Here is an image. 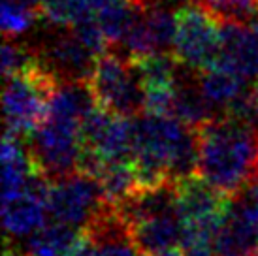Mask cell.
<instances>
[{
	"label": "cell",
	"instance_id": "obj_1",
	"mask_svg": "<svg viewBox=\"0 0 258 256\" xmlns=\"http://www.w3.org/2000/svg\"><path fill=\"white\" fill-rule=\"evenodd\" d=\"M140 188L196 175L198 130L173 115L142 113L134 117V157Z\"/></svg>",
	"mask_w": 258,
	"mask_h": 256
},
{
	"label": "cell",
	"instance_id": "obj_2",
	"mask_svg": "<svg viewBox=\"0 0 258 256\" xmlns=\"http://www.w3.org/2000/svg\"><path fill=\"white\" fill-rule=\"evenodd\" d=\"M198 130V177L234 198L258 175V128L221 115Z\"/></svg>",
	"mask_w": 258,
	"mask_h": 256
},
{
	"label": "cell",
	"instance_id": "obj_3",
	"mask_svg": "<svg viewBox=\"0 0 258 256\" xmlns=\"http://www.w3.org/2000/svg\"><path fill=\"white\" fill-rule=\"evenodd\" d=\"M60 85L40 60L27 72L6 78L4 85V122L6 132L29 136L47 117L49 100Z\"/></svg>",
	"mask_w": 258,
	"mask_h": 256
},
{
	"label": "cell",
	"instance_id": "obj_4",
	"mask_svg": "<svg viewBox=\"0 0 258 256\" xmlns=\"http://www.w3.org/2000/svg\"><path fill=\"white\" fill-rule=\"evenodd\" d=\"M96 106L122 117H138L145 111V89L132 60L113 49L96 57L87 79Z\"/></svg>",
	"mask_w": 258,
	"mask_h": 256
},
{
	"label": "cell",
	"instance_id": "obj_5",
	"mask_svg": "<svg viewBox=\"0 0 258 256\" xmlns=\"http://www.w3.org/2000/svg\"><path fill=\"white\" fill-rule=\"evenodd\" d=\"M173 55L196 72L215 66L221 53L222 21L202 0H186L175 10Z\"/></svg>",
	"mask_w": 258,
	"mask_h": 256
},
{
	"label": "cell",
	"instance_id": "obj_6",
	"mask_svg": "<svg viewBox=\"0 0 258 256\" xmlns=\"http://www.w3.org/2000/svg\"><path fill=\"white\" fill-rule=\"evenodd\" d=\"M27 147L36 171L47 181L66 177L78 171L83 151L81 124L47 115L42 124L29 134Z\"/></svg>",
	"mask_w": 258,
	"mask_h": 256
},
{
	"label": "cell",
	"instance_id": "obj_7",
	"mask_svg": "<svg viewBox=\"0 0 258 256\" xmlns=\"http://www.w3.org/2000/svg\"><path fill=\"white\" fill-rule=\"evenodd\" d=\"M45 204L49 221L85 230L106 207V200L98 179L74 171L66 177L49 181Z\"/></svg>",
	"mask_w": 258,
	"mask_h": 256
},
{
	"label": "cell",
	"instance_id": "obj_8",
	"mask_svg": "<svg viewBox=\"0 0 258 256\" xmlns=\"http://www.w3.org/2000/svg\"><path fill=\"white\" fill-rule=\"evenodd\" d=\"M38 60L60 81H87L93 74L96 53L74 34L70 27H55L47 30L42 40L32 45Z\"/></svg>",
	"mask_w": 258,
	"mask_h": 256
},
{
	"label": "cell",
	"instance_id": "obj_9",
	"mask_svg": "<svg viewBox=\"0 0 258 256\" xmlns=\"http://www.w3.org/2000/svg\"><path fill=\"white\" fill-rule=\"evenodd\" d=\"M47 188L49 181L42 173H34L21 192L2 198V222L8 239H27L47 224Z\"/></svg>",
	"mask_w": 258,
	"mask_h": 256
},
{
	"label": "cell",
	"instance_id": "obj_10",
	"mask_svg": "<svg viewBox=\"0 0 258 256\" xmlns=\"http://www.w3.org/2000/svg\"><path fill=\"white\" fill-rule=\"evenodd\" d=\"M72 256H144L132 235L128 222L119 209L106 207L83 230V241Z\"/></svg>",
	"mask_w": 258,
	"mask_h": 256
},
{
	"label": "cell",
	"instance_id": "obj_11",
	"mask_svg": "<svg viewBox=\"0 0 258 256\" xmlns=\"http://www.w3.org/2000/svg\"><path fill=\"white\" fill-rule=\"evenodd\" d=\"M177 190V213L183 224H221L226 213L230 198L206 183L202 177L175 181Z\"/></svg>",
	"mask_w": 258,
	"mask_h": 256
},
{
	"label": "cell",
	"instance_id": "obj_12",
	"mask_svg": "<svg viewBox=\"0 0 258 256\" xmlns=\"http://www.w3.org/2000/svg\"><path fill=\"white\" fill-rule=\"evenodd\" d=\"M215 66L236 72L247 81L258 79V27L222 21L221 53Z\"/></svg>",
	"mask_w": 258,
	"mask_h": 256
},
{
	"label": "cell",
	"instance_id": "obj_13",
	"mask_svg": "<svg viewBox=\"0 0 258 256\" xmlns=\"http://www.w3.org/2000/svg\"><path fill=\"white\" fill-rule=\"evenodd\" d=\"M172 115L192 128L221 117L222 111L202 91L198 72L185 64L179 66L175 85H173V107Z\"/></svg>",
	"mask_w": 258,
	"mask_h": 256
},
{
	"label": "cell",
	"instance_id": "obj_14",
	"mask_svg": "<svg viewBox=\"0 0 258 256\" xmlns=\"http://www.w3.org/2000/svg\"><path fill=\"white\" fill-rule=\"evenodd\" d=\"M130 230L142 254L155 256L158 252L179 247L183 221L177 211H168L136 221L134 224H130Z\"/></svg>",
	"mask_w": 258,
	"mask_h": 256
},
{
	"label": "cell",
	"instance_id": "obj_15",
	"mask_svg": "<svg viewBox=\"0 0 258 256\" xmlns=\"http://www.w3.org/2000/svg\"><path fill=\"white\" fill-rule=\"evenodd\" d=\"M81 241L83 230L51 221L23 239L21 249L27 256H72Z\"/></svg>",
	"mask_w": 258,
	"mask_h": 256
},
{
	"label": "cell",
	"instance_id": "obj_16",
	"mask_svg": "<svg viewBox=\"0 0 258 256\" xmlns=\"http://www.w3.org/2000/svg\"><path fill=\"white\" fill-rule=\"evenodd\" d=\"M202 91L206 93L213 106H217L222 111V115L237 98H241L249 89H247V79L237 76L236 72L226 70L222 66H211L208 70L198 72Z\"/></svg>",
	"mask_w": 258,
	"mask_h": 256
},
{
	"label": "cell",
	"instance_id": "obj_17",
	"mask_svg": "<svg viewBox=\"0 0 258 256\" xmlns=\"http://www.w3.org/2000/svg\"><path fill=\"white\" fill-rule=\"evenodd\" d=\"M96 179L102 186L106 204L115 207L126 202L140 188L136 168L132 162H106Z\"/></svg>",
	"mask_w": 258,
	"mask_h": 256
},
{
	"label": "cell",
	"instance_id": "obj_18",
	"mask_svg": "<svg viewBox=\"0 0 258 256\" xmlns=\"http://www.w3.org/2000/svg\"><path fill=\"white\" fill-rule=\"evenodd\" d=\"M42 15L38 8L29 6L23 0H2V32L4 38H17L21 34H27L29 30L34 29Z\"/></svg>",
	"mask_w": 258,
	"mask_h": 256
},
{
	"label": "cell",
	"instance_id": "obj_19",
	"mask_svg": "<svg viewBox=\"0 0 258 256\" xmlns=\"http://www.w3.org/2000/svg\"><path fill=\"white\" fill-rule=\"evenodd\" d=\"M38 10L51 27H70L81 15L93 12L87 0H43Z\"/></svg>",
	"mask_w": 258,
	"mask_h": 256
},
{
	"label": "cell",
	"instance_id": "obj_20",
	"mask_svg": "<svg viewBox=\"0 0 258 256\" xmlns=\"http://www.w3.org/2000/svg\"><path fill=\"white\" fill-rule=\"evenodd\" d=\"M38 62V55L34 47L29 43L17 42L15 38H4L2 45V74L4 79L15 74L27 72Z\"/></svg>",
	"mask_w": 258,
	"mask_h": 256
},
{
	"label": "cell",
	"instance_id": "obj_21",
	"mask_svg": "<svg viewBox=\"0 0 258 256\" xmlns=\"http://www.w3.org/2000/svg\"><path fill=\"white\" fill-rule=\"evenodd\" d=\"M221 21L254 25L258 19V0H202Z\"/></svg>",
	"mask_w": 258,
	"mask_h": 256
},
{
	"label": "cell",
	"instance_id": "obj_22",
	"mask_svg": "<svg viewBox=\"0 0 258 256\" xmlns=\"http://www.w3.org/2000/svg\"><path fill=\"white\" fill-rule=\"evenodd\" d=\"M249 96H251L252 107H254V111H256V115H258V79L252 81L251 89H249Z\"/></svg>",
	"mask_w": 258,
	"mask_h": 256
},
{
	"label": "cell",
	"instance_id": "obj_23",
	"mask_svg": "<svg viewBox=\"0 0 258 256\" xmlns=\"http://www.w3.org/2000/svg\"><path fill=\"white\" fill-rule=\"evenodd\" d=\"M4 256H27V254L23 252L21 247H15V245H12V241L8 239L6 249H4Z\"/></svg>",
	"mask_w": 258,
	"mask_h": 256
},
{
	"label": "cell",
	"instance_id": "obj_24",
	"mask_svg": "<svg viewBox=\"0 0 258 256\" xmlns=\"http://www.w3.org/2000/svg\"><path fill=\"white\" fill-rule=\"evenodd\" d=\"M155 256H183V252L179 249H170V250H164V252H158Z\"/></svg>",
	"mask_w": 258,
	"mask_h": 256
},
{
	"label": "cell",
	"instance_id": "obj_25",
	"mask_svg": "<svg viewBox=\"0 0 258 256\" xmlns=\"http://www.w3.org/2000/svg\"><path fill=\"white\" fill-rule=\"evenodd\" d=\"M23 2H27V4L32 8H40V4H42L43 0H23Z\"/></svg>",
	"mask_w": 258,
	"mask_h": 256
},
{
	"label": "cell",
	"instance_id": "obj_26",
	"mask_svg": "<svg viewBox=\"0 0 258 256\" xmlns=\"http://www.w3.org/2000/svg\"><path fill=\"white\" fill-rule=\"evenodd\" d=\"M254 25H256V27H258V19H256V23H254Z\"/></svg>",
	"mask_w": 258,
	"mask_h": 256
}]
</instances>
